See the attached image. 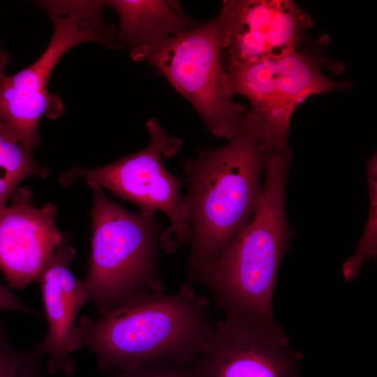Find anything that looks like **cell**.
<instances>
[{"mask_svg": "<svg viewBox=\"0 0 377 377\" xmlns=\"http://www.w3.org/2000/svg\"><path fill=\"white\" fill-rule=\"evenodd\" d=\"M209 300L188 283L173 294L146 293L113 311L77 321L74 350H90L106 374L165 362L197 360L214 327Z\"/></svg>", "mask_w": 377, "mask_h": 377, "instance_id": "cell-1", "label": "cell"}, {"mask_svg": "<svg viewBox=\"0 0 377 377\" xmlns=\"http://www.w3.org/2000/svg\"><path fill=\"white\" fill-rule=\"evenodd\" d=\"M290 149L268 156L261 195L249 223L223 248L202 283L224 318L273 332L283 331L273 313V293L293 232L285 193Z\"/></svg>", "mask_w": 377, "mask_h": 377, "instance_id": "cell-2", "label": "cell"}, {"mask_svg": "<svg viewBox=\"0 0 377 377\" xmlns=\"http://www.w3.org/2000/svg\"><path fill=\"white\" fill-rule=\"evenodd\" d=\"M269 156L253 132L242 126L224 146L202 148L184 161L183 199L191 233L186 283L202 284L225 245L252 219Z\"/></svg>", "mask_w": 377, "mask_h": 377, "instance_id": "cell-3", "label": "cell"}, {"mask_svg": "<svg viewBox=\"0 0 377 377\" xmlns=\"http://www.w3.org/2000/svg\"><path fill=\"white\" fill-rule=\"evenodd\" d=\"M89 269L84 280L88 302L99 316L146 293H164L158 270L162 232L156 216L126 209L94 183Z\"/></svg>", "mask_w": 377, "mask_h": 377, "instance_id": "cell-4", "label": "cell"}, {"mask_svg": "<svg viewBox=\"0 0 377 377\" xmlns=\"http://www.w3.org/2000/svg\"><path fill=\"white\" fill-rule=\"evenodd\" d=\"M225 31L220 15L132 57L147 61L194 108L216 138L232 139L247 110L234 101L233 82L223 64Z\"/></svg>", "mask_w": 377, "mask_h": 377, "instance_id": "cell-5", "label": "cell"}, {"mask_svg": "<svg viewBox=\"0 0 377 377\" xmlns=\"http://www.w3.org/2000/svg\"><path fill=\"white\" fill-rule=\"evenodd\" d=\"M312 52L297 50L228 70L236 94L246 97L251 110L243 124L258 137L269 155L288 149L290 119L306 98L350 87L321 72L326 64Z\"/></svg>", "mask_w": 377, "mask_h": 377, "instance_id": "cell-6", "label": "cell"}, {"mask_svg": "<svg viewBox=\"0 0 377 377\" xmlns=\"http://www.w3.org/2000/svg\"><path fill=\"white\" fill-rule=\"evenodd\" d=\"M146 127L150 142L142 150L103 167L73 168L61 176L59 183L68 186L84 179L134 203L145 215L163 212L170 223L161 234L160 244L165 252L171 253L190 244L191 233L180 194V178L166 170L163 157L177 154L183 142L170 136L154 118L148 120Z\"/></svg>", "mask_w": 377, "mask_h": 377, "instance_id": "cell-7", "label": "cell"}, {"mask_svg": "<svg viewBox=\"0 0 377 377\" xmlns=\"http://www.w3.org/2000/svg\"><path fill=\"white\" fill-rule=\"evenodd\" d=\"M52 20L51 41L36 61L14 75L0 77V119L30 151L38 144L41 117L54 119L64 110L59 97L47 89L55 66L71 48L93 39L88 25L74 15H59Z\"/></svg>", "mask_w": 377, "mask_h": 377, "instance_id": "cell-8", "label": "cell"}, {"mask_svg": "<svg viewBox=\"0 0 377 377\" xmlns=\"http://www.w3.org/2000/svg\"><path fill=\"white\" fill-rule=\"evenodd\" d=\"M219 15L227 71L297 50L304 31L313 25L290 0H226Z\"/></svg>", "mask_w": 377, "mask_h": 377, "instance_id": "cell-9", "label": "cell"}, {"mask_svg": "<svg viewBox=\"0 0 377 377\" xmlns=\"http://www.w3.org/2000/svg\"><path fill=\"white\" fill-rule=\"evenodd\" d=\"M302 358L285 331L258 329L224 318L214 324L195 363L198 377H300Z\"/></svg>", "mask_w": 377, "mask_h": 377, "instance_id": "cell-10", "label": "cell"}, {"mask_svg": "<svg viewBox=\"0 0 377 377\" xmlns=\"http://www.w3.org/2000/svg\"><path fill=\"white\" fill-rule=\"evenodd\" d=\"M10 198L0 210V270L10 288L22 290L38 279L64 236L54 204L35 207L26 188H17Z\"/></svg>", "mask_w": 377, "mask_h": 377, "instance_id": "cell-11", "label": "cell"}, {"mask_svg": "<svg viewBox=\"0 0 377 377\" xmlns=\"http://www.w3.org/2000/svg\"><path fill=\"white\" fill-rule=\"evenodd\" d=\"M64 237L47 261L38 281L48 330L35 347L50 360L46 364L48 375L60 372L71 376L75 371L73 341L77 316L88 297L84 281L75 276L69 263L76 257L75 249Z\"/></svg>", "mask_w": 377, "mask_h": 377, "instance_id": "cell-12", "label": "cell"}, {"mask_svg": "<svg viewBox=\"0 0 377 377\" xmlns=\"http://www.w3.org/2000/svg\"><path fill=\"white\" fill-rule=\"evenodd\" d=\"M117 13V38L131 50V58L197 25L179 2L163 0L104 1Z\"/></svg>", "mask_w": 377, "mask_h": 377, "instance_id": "cell-13", "label": "cell"}, {"mask_svg": "<svg viewBox=\"0 0 377 377\" xmlns=\"http://www.w3.org/2000/svg\"><path fill=\"white\" fill-rule=\"evenodd\" d=\"M49 170L38 164L0 119V210L17 186L27 178L46 177Z\"/></svg>", "mask_w": 377, "mask_h": 377, "instance_id": "cell-14", "label": "cell"}, {"mask_svg": "<svg viewBox=\"0 0 377 377\" xmlns=\"http://www.w3.org/2000/svg\"><path fill=\"white\" fill-rule=\"evenodd\" d=\"M369 195V214L355 252L342 265L347 281L355 279L367 263L377 256V158L374 155L365 165Z\"/></svg>", "mask_w": 377, "mask_h": 377, "instance_id": "cell-15", "label": "cell"}, {"mask_svg": "<svg viewBox=\"0 0 377 377\" xmlns=\"http://www.w3.org/2000/svg\"><path fill=\"white\" fill-rule=\"evenodd\" d=\"M42 355L35 346L14 347L0 323V377H44L40 369Z\"/></svg>", "mask_w": 377, "mask_h": 377, "instance_id": "cell-16", "label": "cell"}, {"mask_svg": "<svg viewBox=\"0 0 377 377\" xmlns=\"http://www.w3.org/2000/svg\"><path fill=\"white\" fill-rule=\"evenodd\" d=\"M195 362L188 364L154 362L131 369L113 371L110 374L111 377H198Z\"/></svg>", "mask_w": 377, "mask_h": 377, "instance_id": "cell-17", "label": "cell"}, {"mask_svg": "<svg viewBox=\"0 0 377 377\" xmlns=\"http://www.w3.org/2000/svg\"><path fill=\"white\" fill-rule=\"evenodd\" d=\"M20 312L39 315L37 311L22 303L13 293L0 283V313Z\"/></svg>", "mask_w": 377, "mask_h": 377, "instance_id": "cell-18", "label": "cell"}, {"mask_svg": "<svg viewBox=\"0 0 377 377\" xmlns=\"http://www.w3.org/2000/svg\"><path fill=\"white\" fill-rule=\"evenodd\" d=\"M12 56L6 51L0 43V77L5 74V68L10 63Z\"/></svg>", "mask_w": 377, "mask_h": 377, "instance_id": "cell-19", "label": "cell"}]
</instances>
